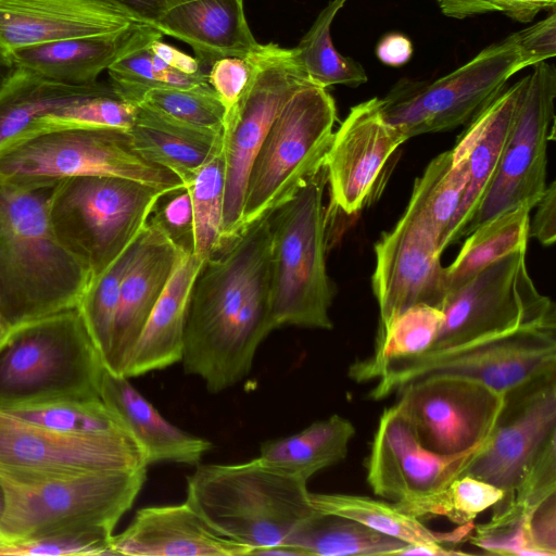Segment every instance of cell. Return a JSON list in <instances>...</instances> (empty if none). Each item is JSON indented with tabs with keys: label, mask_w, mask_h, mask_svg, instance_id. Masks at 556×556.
I'll list each match as a JSON object with an SVG mask.
<instances>
[{
	"label": "cell",
	"mask_w": 556,
	"mask_h": 556,
	"mask_svg": "<svg viewBox=\"0 0 556 556\" xmlns=\"http://www.w3.org/2000/svg\"><path fill=\"white\" fill-rule=\"evenodd\" d=\"M270 252L269 215L205 261L194 280L181 363L185 372L200 377L212 393L247 377L257 348L276 329Z\"/></svg>",
	"instance_id": "6da1fadb"
},
{
	"label": "cell",
	"mask_w": 556,
	"mask_h": 556,
	"mask_svg": "<svg viewBox=\"0 0 556 556\" xmlns=\"http://www.w3.org/2000/svg\"><path fill=\"white\" fill-rule=\"evenodd\" d=\"M51 189L0 184V317L9 329L77 307L91 281L52 230Z\"/></svg>",
	"instance_id": "7a4b0ae2"
},
{
	"label": "cell",
	"mask_w": 556,
	"mask_h": 556,
	"mask_svg": "<svg viewBox=\"0 0 556 556\" xmlns=\"http://www.w3.org/2000/svg\"><path fill=\"white\" fill-rule=\"evenodd\" d=\"M309 493L306 481L256 457L241 464L197 465L187 479L186 501L216 533L255 555L290 544L319 513Z\"/></svg>",
	"instance_id": "3957f363"
},
{
	"label": "cell",
	"mask_w": 556,
	"mask_h": 556,
	"mask_svg": "<svg viewBox=\"0 0 556 556\" xmlns=\"http://www.w3.org/2000/svg\"><path fill=\"white\" fill-rule=\"evenodd\" d=\"M104 370L78 307L20 324L0 338V409L101 400Z\"/></svg>",
	"instance_id": "277c9868"
},
{
	"label": "cell",
	"mask_w": 556,
	"mask_h": 556,
	"mask_svg": "<svg viewBox=\"0 0 556 556\" xmlns=\"http://www.w3.org/2000/svg\"><path fill=\"white\" fill-rule=\"evenodd\" d=\"M146 478L147 468L90 471L29 481L0 478L4 496L0 543L73 532L113 534Z\"/></svg>",
	"instance_id": "5b68a950"
},
{
	"label": "cell",
	"mask_w": 556,
	"mask_h": 556,
	"mask_svg": "<svg viewBox=\"0 0 556 556\" xmlns=\"http://www.w3.org/2000/svg\"><path fill=\"white\" fill-rule=\"evenodd\" d=\"M323 165L270 215L271 312L275 327L329 330L333 290L326 269L327 214Z\"/></svg>",
	"instance_id": "8992f818"
},
{
	"label": "cell",
	"mask_w": 556,
	"mask_h": 556,
	"mask_svg": "<svg viewBox=\"0 0 556 556\" xmlns=\"http://www.w3.org/2000/svg\"><path fill=\"white\" fill-rule=\"evenodd\" d=\"M76 176H114L174 192L170 170L149 162L125 129H61L15 137L0 146V184L31 190Z\"/></svg>",
	"instance_id": "52a82bcc"
},
{
	"label": "cell",
	"mask_w": 556,
	"mask_h": 556,
	"mask_svg": "<svg viewBox=\"0 0 556 556\" xmlns=\"http://www.w3.org/2000/svg\"><path fill=\"white\" fill-rule=\"evenodd\" d=\"M167 193L122 177L76 176L52 187L48 216L58 240L92 280L141 233Z\"/></svg>",
	"instance_id": "ba28073f"
},
{
	"label": "cell",
	"mask_w": 556,
	"mask_h": 556,
	"mask_svg": "<svg viewBox=\"0 0 556 556\" xmlns=\"http://www.w3.org/2000/svg\"><path fill=\"white\" fill-rule=\"evenodd\" d=\"M551 372H556V327L523 326L448 350L386 361L349 376L357 382L376 379L369 396L378 401L428 378L468 379L504 394Z\"/></svg>",
	"instance_id": "9c48e42d"
},
{
	"label": "cell",
	"mask_w": 556,
	"mask_h": 556,
	"mask_svg": "<svg viewBox=\"0 0 556 556\" xmlns=\"http://www.w3.org/2000/svg\"><path fill=\"white\" fill-rule=\"evenodd\" d=\"M336 122L327 88L308 84L289 99L251 165L240 232L282 206L324 165Z\"/></svg>",
	"instance_id": "30bf717a"
},
{
	"label": "cell",
	"mask_w": 556,
	"mask_h": 556,
	"mask_svg": "<svg viewBox=\"0 0 556 556\" xmlns=\"http://www.w3.org/2000/svg\"><path fill=\"white\" fill-rule=\"evenodd\" d=\"M526 67L516 31L435 80L400 79L379 98L380 109L408 139L451 130L469 123Z\"/></svg>",
	"instance_id": "8fae6325"
},
{
	"label": "cell",
	"mask_w": 556,
	"mask_h": 556,
	"mask_svg": "<svg viewBox=\"0 0 556 556\" xmlns=\"http://www.w3.org/2000/svg\"><path fill=\"white\" fill-rule=\"evenodd\" d=\"M245 59L250 77L238 101L225 112L222 130L224 247L240 232L249 172L271 124L289 99L312 84L298 64L292 48L258 42Z\"/></svg>",
	"instance_id": "7c38bea8"
},
{
	"label": "cell",
	"mask_w": 556,
	"mask_h": 556,
	"mask_svg": "<svg viewBox=\"0 0 556 556\" xmlns=\"http://www.w3.org/2000/svg\"><path fill=\"white\" fill-rule=\"evenodd\" d=\"M440 309L442 326L427 352L448 350L523 326L556 327L555 304L536 289L527 268L526 249L494 262L446 294Z\"/></svg>",
	"instance_id": "4fadbf2b"
},
{
	"label": "cell",
	"mask_w": 556,
	"mask_h": 556,
	"mask_svg": "<svg viewBox=\"0 0 556 556\" xmlns=\"http://www.w3.org/2000/svg\"><path fill=\"white\" fill-rule=\"evenodd\" d=\"M533 66L494 178L463 237L506 211L533 210L547 186V149L555 139L556 68L546 61Z\"/></svg>",
	"instance_id": "5bb4252c"
},
{
	"label": "cell",
	"mask_w": 556,
	"mask_h": 556,
	"mask_svg": "<svg viewBox=\"0 0 556 556\" xmlns=\"http://www.w3.org/2000/svg\"><path fill=\"white\" fill-rule=\"evenodd\" d=\"M148 468L126 432L73 434L52 430L0 409V478L29 481L90 471Z\"/></svg>",
	"instance_id": "9a60e30c"
},
{
	"label": "cell",
	"mask_w": 556,
	"mask_h": 556,
	"mask_svg": "<svg viewBox=\"0 0 556 556\" xmlns=\"http://www.w3.org/2000/svg\"><path fill=\"white\" fill-rule=\"evenodd\" d=\"M556 443V372L504 393V404L482 451L459 476L480 479L503 491L492 507L506 511L516 490L543 453Z\"/></svg>",
	"instance_id": "2e32d148"
},
{
	"label": "cell",
	"mask_w": 556,
	"mask_h": 556,
	"mask_svg": "<svg viewBox=\"0 0 556 556\" xmlns=\"http://www.w3.org/2000/svg\"><path fill=\"white\" fill-rule=\"evenodd\" d=\"M394 404L420 444L442 454L464 453L491 434L504 394L472 380L428 378L396 391Z\"/></svg>",
	"instance_id": "e0dca14e"
},
{
	"label": "cell",
	"mask_w": 556,
	"mask_h": 556,
	"mask_svg": "<svg viewBox=\"0 0 556 556\" xmlns=\"http://www.w3.org/2000/svg\"><path fill=\"white\" fill-rule=\"evenodd\" d=\"M440 236L422 210L410 200L395 226L375 244L372 291L380 328L408 307L441 306L446 295Z\"/></svg>",
	"instance_id": "ac0fdd59"
},
{
	"label": "cell",
	"mask_w": 556,
	"mask_h": 556,
	"mask_svg": "<svg viewBox=\"0 0 556 556\" xmlns=\"http://www.w3.org/2000/svg\"><path fill=\"white\" fill-rule=\"evenodd\" d=\"M488 439L460 454H438L420 444L395 405L387 407L370 444L367 483L376 495L394 504L428 496L459 477Z\"/></svg>",
	"instance_id": "d6986e66"
},
{
	"label": "cell",
	"mask_w": 556,
	"mask_h": 556,
	"mask_svg": "<svg viewBox=\"0 0 556 556\" xmlns=\"http://www.w3.org/2000/svg\"><path fill=\"white\" fill-rule=\"evenodd\" d=\"M408 138L389 123L379 98L351 108L333 132L324 165L333 204L345 214L358 212L393 152Z\"/></svg>",
	"instance_id": "ffe728a7"
},
{
	"label": "cell",
	"mask_w": 556,
	"mask_h": 556,
	"mask_svg": "<svg viewBox=\"0 0 556 556\" xmlns=\"http://www.w3.org/2000/svg\"><path fill=\"white\" fill-rule=\"evenodd\" d=\"M136 18L115 0H0V65L23 47L125 30Z\"/></svg>",
	"instance_id": "44dd1931"
},
{
	"label": "cell",
	"mask_w": 556,
	"mask_h": 556,
	"mask_svg": "<svg viewBox=\"0 0 556 556\" xmlns=\"http://www.w3.org/2000/svg\"><path fill=\"white\" fill-rule=\"evenodd\" d=\"M187 249L151 215L124 274L110 353L104 363L123 375L141 331Z\"/></svg>",
	"instance_id": "7402d4cb"
},
{
	"label": "cell",
	"mask_w": 556,
	"mask_h": 556,
	"mask_svg": "<svg viewBox=\"0 0 556 556\" xmlns=\"http://www.w3.org/2000/svg\"><path fill=\"white\" fill-rule=\"evenodd\" d=\"M528 75L503 89L470 122L453 151L464 154L468 164V181L459 205L441 240L440 249L463 238L498 167Z\"/></svg>",
	"instance_id": "603a6c76"
},
{
	"label": "cell",
	"mask_w": 556,
	"mask_h": 556,
	"mask_svg": "<svg viewBox=\"0 0 556 556\" xmlns=\"http://www.w3.org/2000/svg\"><path fill=\"white\" fill-rule=\"evenodd\" d=\"M114 555L243 556L250 548L216 533L186 501L139 509L129 526L113 535Z\"/></svg>",
	"instance_id": "cb8c5ba5"
},
{
	"label": "cell",
	"mask_w": 556,
	"mask_h": 556,
	"mask_svg": "<svg viewBox=\"0 0 556 556\" xmlns=\"http://www.w3.org/2000/svg\"><path fill=\"white\" fill-rule=\"evenodd\" d=\"M162 36L154 27L136 24L114 34L33 45L15 50L9 68L22 67L66 85H88L96 83L99 75L121 56Z\"/></svg>",
	"instance_id": "d4e9b609"
},
{
	"label": "cell",
	"mask_w": 556,
	"mask_h": 556,
	"mask_svg": "<svg viewBox=\"0 0 556 556\" xmlns=\"http://www.w3.org/2000/svg\"><path fill=\"white\" fill-rule=\"evenodd\" d=\"M100 397L136 441L148 466L161 462L197 466L213 446L167 421L127 377L106 368Z\"/></svg>",
	"instance_id": "484cf974"
},
{
	"label": "cell",
	"mask_w": 556,
	"mask_h": 556,
	"mask_svg": "<svg viewBox=\"0 0 556 556\" xmlns=\"http://www.w3.org/2000/svg\"><path fill=\"white\" fill-rule=\"evenodd\" d=\"M155 28L190 46L203 66L223 58H245L258 43L249 26L243 0L186 2L169 10Z\"/></svg>",
	"instance_id": "4316f807"
},
{
	"label": "cell",
	"mask_w": 556,
	"mask_h": 556,
	"mask_svg": "<svg viewBox=\"0 0 556 556\" xmlns=\"http://www.w3.org/2000/svg\"><path fill=\"white\" fill-rule=\"evenodd\" d=\"M202 265L192 250L184 254L141 331L125 377H138L181 362L190 295Z\"/></svg>",
	"instance_id": "83f0119b"
},
{
	"label": "cell",
	"mask_w": 556,
	"mask_h": 556,
	"mask_svg": "<svg viewBox=\"0 0 556 556\" xmlns=\"http://www.w3.org/2000/svg\"><path fill=\"white\" fill-rule=\"evenodd\" d=\"M128 131L146 160L174 173L185 187L222 148V131L189 126L144 105H137Z\"/></svg>",
	"instance_id": "f1b7e54d"
},
{
	"label": "cell",
	"mask_w": 556,
	"mask_h": 556,
	"mask_svg": "<svg viewBox=\"0 0 556 556\" xmlns=\"http://www.w3.org/2000/svg\"><path fill=\"white\" fill-rule=\"evenodd\" d=\"M355 432L349 419L332 415L298 433L262 443L258 458L307 482L316 472L345 458Z\"/></svg>",
	"instance_id": "f546056e"
},
{
	"label": "cell",
	"mask_w": 556,
	"mask_h": 556,
	"mask_svg": "<svg viewBox=\"0 0 556 556\" xmlns=\"http://www.w3.org/2000/svg\"><path fill=\"white\" fill-rule=\"evenodd\" d=\"M309 496L313 506L320 513L356 520L409 545L460 543L469 539L475 527L470 522L448 532L432 531L394 503L339 493H309Z\"/></svg>",
	"instance_id": "4dcf8cb0"
},
{
	"label": "cell",
	"mask_w": 556,
	"mask_h": 556,
	"mask_svg": "<svg viewBox=\"0 0 556 556\" xmlns=\"http://www.w3.org/2000/svg\"><path fill=\"white\" fill-rule=\"evenodd\" d=\"M103 83L66 85L11 67L0 81V146L51 110L97 91Z\"/></svg>",
	"instance_id": "1f68e13d"
},
{
	"label": "cell",
	"mask_w": 556,
	"mask_h": 556,
	"mask_svg": "<svg viewBox=\"0 0 556 556\" xmlns=\"http://www.w3.org/2000/svg\"><path fill=\"white\" fill-rule=\"evenodd\" d=\"M531 211L527 206L506 211L471 231L455 260L444 267L446 294L460 288L494 262L527 249Z\"/></svg>",
	"instance_id": "d6a6232c"
},
{
	"label": "cell",
	"mask_w": 556,
	"mask_h": 556,
	"mask_svg": "<svg viewBox=\"0 0 556 556\" xmlns=\"http://www.w3.org/2000/svg\"><path fill=\"white\" fill-rule=\"evenodd\" d=\"M290 544L304 556L401 555L408 545L356 520L320 511L298 530Z\"/></svg>",
	"instance_id": "836d02e7"
},
{
	"label": "cell",
	"mask_w": 556,
	"mask_h": 556,
	"mask_svg": "<svg viewBox=\"0 0 556 556\" xmlns=\"http://www.w3.org/2000/svg\"><path fill=\"white\" fill-rule=\"evenodd\" d=\"M348 0H331L320 11L311 28L292 48L294 58L307 79L317 86L333 85L358 87L367 81L361 63L342 55L333 46L331 24Z\"/></svg>",
	"instance_id": "e575fe53"
},
{
	"label": "cell",
	"mask_w": 556,
	"mask_h": 556,
	"mask_svg": "<svg viewBox=\"0 0 556 556\" xmlns=\"http://www.w3.org/2000/svg\"><path fill=\"white\" fill-rule=\"evenodd\" d=\"M185 189L192 213V253L204 263L224 248L225 159L222 148L198 169Z\"/></svg>",
	"instance_id": "d590c367"
},
{
	"label": "cell",
	"mask_w": 556,
	"mask_h": 556,
	"mask_svg": "<svg viewBox=\"0 0 556 556\" xmlns=\"http://www.w3.org/2000/svg\"><path fill=\"white\" fill-rule=\"evenodd\" d=\"M468 181V164L464 154L453 149L430 161L422 175L415 179L410 201L430 220L441 240L459 205Z\"/></svg>",
	"instance_id": "8d00e7d4"
},
{
	"label": "cell",
	"mask_w": 556,
	"mask_h": 556,
	"mask_svg": "<svg viewBox=\"0 0 556 556\" xmlns=\"http://www.w3.org/2000/svg\"><path fill=\"white\" fill-rule=\"evenodd\" d=\"M136 112L137 105L123 99L111 84H103L97 91L38 117L21 136L61 129L128 130L135 121Z\"/></svg>",
	"instance_id": "74e56055"
},
{
	"label": "cell",
	"mask_w": 556,
	"mask_h": 556,
	"mask_svg": "<svg viewBox=\"0 0 556 556\" xmlns=\"http://www.w3.org/2000/svg\"><path fill=\"white\" fill-rule=\"evenodd\" d=\"M443 321L439 307L419 303L380 328L376 349L369 358L357 361L349 371L377 366L386 361L422 354L433 345Z\"/></svg>",
	"instance_id": "f35d334b"
},
{
	"label": "cell",
	"mask_w": 556,
	"mask_h": 556,
	"mask_svg": "<svg viewBox=\"0 0 556 556\" xmlns=\"http://www.w3.org/2000/svg\"><path fill=\"white\" fill-rule=\"evenodd\" d=\"M148 46L121 56L106 70L111 86L126 101L138 105L152 89H188L208 84L207 71L193 75L178 72L154 55Z\"/></svg>",
	"instance_id": "ab89813d"
},
{
	"label": "cell",
	"mask_w": 556,
	"mask_h": 556,
	"mask_svg": "<svg viewBox=\"0 0 556 556\" xmlns=\"http://www.w3.org/2000/svg\"><path fill=\"white\" fill-rule=\"evenodd\" d=\"M502 497L503 491L491 483L462 476L439 492L395 505L418 519L441 516L460 526L473 522Z\"/></svg>",
	"instance_id": "60d3db41"
},
{
	"label": "cell",
	"mask_w": 556,
	"mask_h": 556,
	"mask_svg": "<svg viewBox=\"0 0 556 556\" xmlns=\"http://www.w3.org/2000/svg\"><path fill=\"white\" fill-rule=\"evenodd\" d=\"M140 235L102 274L90 281L77 306L104 363L111 349L122 280L137 250Z\"/></svg>",
	"instance_id": "b9f144b4"
},
{
	"label": "cell",
	"mask_w": 556,
	"mask_h": 556,
	"mask_svg": "<svg viewBox=\"0 0 556 556\" xmlns=\"http://www.w3.org/2000/svg\"><path fill=\"white\" fill-rule=\"evenodd\" d=\"M2 410L26 421L66 433H128L102 400L55 402Z\"/></svg>",
	"instance_id": "7bdbcfd3"
},
{
	"label": "cell",
	"mask_w": 556,
	"mask_h": 556,
	"mask_svg": "<svg viewBox=\"0 0 556 556\" xmlns=\"http://www.w3.org/2000/svg\"><path fill=\"white\" fill-rule=\"evenodd\" d=\"M138 105H144L195 128L223 130L225 108L210 84L188 89H152Z\"/></svg>",
	"instance_id": "ee69618b"
},
{
	"label": "cell",
	"mask_w": 556,
	"mask_h": 556,
	"mask_svg": "<svg viewBox=\"0 0 556 556\" xmlns=\"http://www.w3.org/2000/svg\"><path fill=\"white\" fill-rule=\"evenodd\" d=\"M112 536L110 533L87 531L0 543V556L114 555L111 547Z\"/></svg>",
	"instance_id": "f6af8a7d"
},
{
	"label": "cell",
	"mask_w": 556,
	"mask_h": 556,
	"mask_svg": "<svg viewBox=\"0 0 556 556\" xmlns=\"http://www.w3.org/2000/svg\"><path fill=\"white\" fill-rule=\"evenodd\" d=\"M523 528L532 556H556V493L525 514Z\"/></svg>",
	"instance_id": "bcb514c9"
},
{
	"label": "cell",
	"mask_w": 556,
	"mask_h": 556,
	"mask_svg": "<svg viewBox=\"0 0 556 556\" xmlns=\"http://www.w3.org/2000/svg\"><path fill=\"white\" fill-rule=\"evenodd\" d=\"M250 77V65L245 58L228 56L214 62L207 71V80L225 112L241 96Z\"/></svg>",
	"instance_id": "7dc6e473"
},
{
	"label": "cell",
	"mask_w": 556,
	"mask_h": 556,
	"mask_svg": "<svg viewBox=\"0 0 556 556\" xmlns=\"http://www.w3.org/2000/svg\"><path fill=\"white\" fill-rule=\"evenodd\" d=\"M517 34L528 66H533L555 56L556 14L554 10L547 17L517 31Z\"/></svg>",
	"instance_id": "c3c4849f"
},
{
	"label": "cell",
	"mask_w": 556,
	"mask_h": 556,
	"mask_svg": "<svg viewBox=\"0 0 556 556\" xmlns=\"http://www.w3.org/2000/svg\"><path fill=\"white\" fill-rule=\"evenodd\" d=\"M160 212L154 210L153 216L161 222L169 235L181 245L187 232L191 235L192 213L190 198L186 189L178 190ZM192 238V235H191ZM189 249V248H187Z\"/></svg>",
	"instance_id": "681fc988"
},
{
	"label": "cell",
	"mask_w": 556,
	"mask_h": 556,
	"mask_svg": "<svg viewBox=\"0 0 556 556\" xmlns=\"http://www.w3.org/2000/svg\"><path fill=\"white\" fill-rule=\"evenodd\" d=\"M535 213L529 222V237L543 245H552L556 239V184H548L536 202Z\"/></svg>",
	"instance_id": "f907efd6"
},
{
	"label": "cell",
	"mask_w": 556,
	"mask_h": 556,
	"mask_svg": "<svg viewBox=\"0 0 556 556\" xmlns=\"http://www.w3.org/2000/svg\"><path fill=\"white\" fill-rule=\"evenodd\" d=\"M122 4L138 23L151 27L173 8L193 0H115Z\"/></svg>",
	"instance_id": "816d5d0a"
},
{
	"label": "cell",
	"mask_w": 556,
	"mask_h": 556,
	"mask_svg": "<svg viewBox=\"0 0 556 556\" xmlns=\"http://www.w3.org/2000/svg\"><path fill=\"white\" fill-rule=\"evenodd\" d=\"M150 51L161 59L169 67L184 74L193 75L205 72L201 62L175 47L163 42L162 38L154 39L149 43Z\"/></svg>",
	"instance_id": "f5cc1de1"
},
{
	"label": "cell",
	"mask_w": 556,
	"mask_h": 556,
	"mask_svg": "<svg viewBox=\"0 0 556 556\" xmlns=\"http://www.w3.org/2000/svg\"><path fill=\"white\" fill-rule=\"evenodd\" d=\"M376 53L382 63L400 66L412 58L413 45L403 34L391 33L380 39Z\"/></svg>",
	"instance_id": "db71d44e"
},
{
	"label": "cell",
	"mask_w": 556,
	"mask_h": 556,
	"mask_svg": "<svg viewBox=\"0 0 556 556\" xmlns=\"http://www.w3.org/2000/svg\"><path fill=\"white\" fill-rule=\"evenodd\" d=\"M441 12L453 18H465L476 14L503 12L500 0H437Z\"/></svg>",
	"instance_id": "11a10c76"
},
{
	"label": "cell",
	"mask_w": 556,
	"mask_h": 556,
	"mask_svg": "<svg viewBox=\"0 0 556 556\" xmlns=\"http://www.w3.org/2000/svg\"><path fill=\"white\" fill-rule=\"evenodd\" d=\"M503 12L510 18L528 23L543 10H554L556 0H500Z\"/></svg>",
	"instance_id": "9f6ffc18"
},
{
	"label": "cell",
	"mask_w": 556,
	"mask_h": 556,
	"mask_svg": "<svg viewBox=\"0 0 556 556\" xmlns=\"http://www.w3.org/2000/svg\"><path fill=\"white\" fill-rule=\"evenodd\" d=\"M462 551L450 549L443 544H420L407 545L401 552V555H424V556H447V555H466Z\"/></svg>",
	"instance_id": "6f0895ef"
},
{
	"label": "cell",
	"mask_w": 556,
	"mask_h": 556,
	"mask_svg": "<svg viewBox=\"0 0 556 556\" xmlns=\"http://www.w3.org/2000/svg\"><path fill=\"white\" fill-rule=\"evenodd\" d=\"M3 509H4V496H3V491L0 486V520H1V517L3 514Z\"/></svg>",
	"instance_id": "680465c9"
},
{
	"label": "cell",
	"mask_w": 556,
	"mask_h": 556,
	"mask_svg": "<svg viewBox=\"0 0 556 556\" xmlns=\"http://www.w3.org/2000/svg\"><path fill=\"white\" fill-rule=\"evenodd\" d=\"M9 330L2 318L0 317V338Z\"/></svg>",
	"instance_id": "91938a15"
}]
</instances>
